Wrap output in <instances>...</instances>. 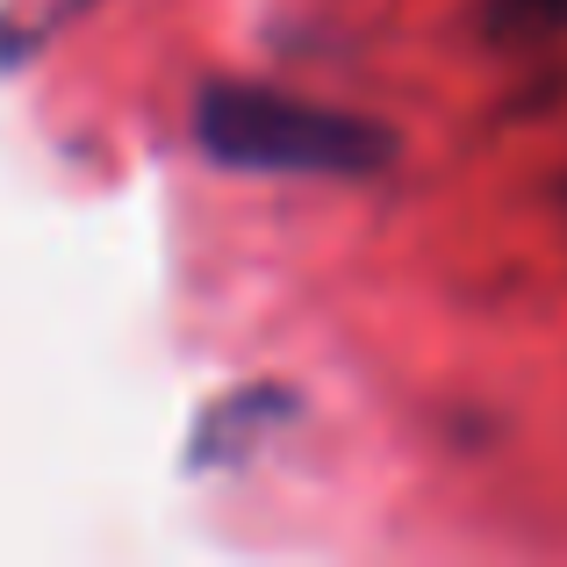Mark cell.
<instances>
[{
  "label": "cell",
  "instance_id": "cell-1",
  "mask_svg": "<svg viewBox=\"0 0 567 567\" xmlns=\"http://www.w3.org/2000/svg\"><path fill=\"white\" fill-rule=\"evenodd\" d=\"M194 137L230 173H274V181H374L395 158V137L352 109L280 86L223 80L194 109Z\"/></svg>",
  "mask_w": 567,
  "mask_h": 567
}]
</instances>
